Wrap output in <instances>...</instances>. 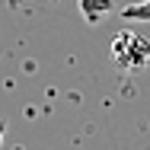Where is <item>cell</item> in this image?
Segmentation results:
<instances>
[{
	"mask_svg": "<svg viewBox=\"0 0 150 150\" xmlns=\"http://www.w3.org/2000/svg\"><path fill=\"white\" fill-rule=\"evenodd\" d=\"M112 61L118 64L121 70L134 74V70H144L150 64V38L141 35V32H131V29H121L115 38H112Z\"/></svg>",
	"mask_w": 150,
	"mask_h": 150,
	"instance_id": "cell-1",
	"label": "cell"
},
{
	"mask_svg": "<svg viewBox=\"0 0 150 150\" xmlns=\"http://www.w3.org/2000/svg\"><path fill=\"white\" fill-rule=\"evenodd\" d=\"M77 6H80L86 23H99L115 10V0H77Z\"/></svg>",
	"mask_w": 150,
	"mask_h": 150,
	"instance_id": "cell-2",
	"label": "cell"
},
{
	"mask_svg": "<svg viewBox=\"0 0 150 150\" xmlns=\"http://www.w3.org/2000/svg\"><path fill=\"white\" fill-rule=\"evenodd\" d=\"M121 19L128 23H150V0H141V3H131L121 10Z\"/></svg>",
	"mask_w": 150,
	"mask_h": 150,
	"instance_id": "cell-3",
	"label": "cell"
},
{
	"mask_svg": "<svg viewBox=\"0 0 150 150\" xmlns=\"http://www.w3.org/2000/svg\"><path fill=\"white\" fill-rule=\"evenodd\" d=\"M3 137H6V121L0 118V147H3Z\"/></svg>",
	"mask_w": 150,
	"mask_h": 150,
	"instance_id": "cell-4",
	"label": "cell"
}]
</instances>
